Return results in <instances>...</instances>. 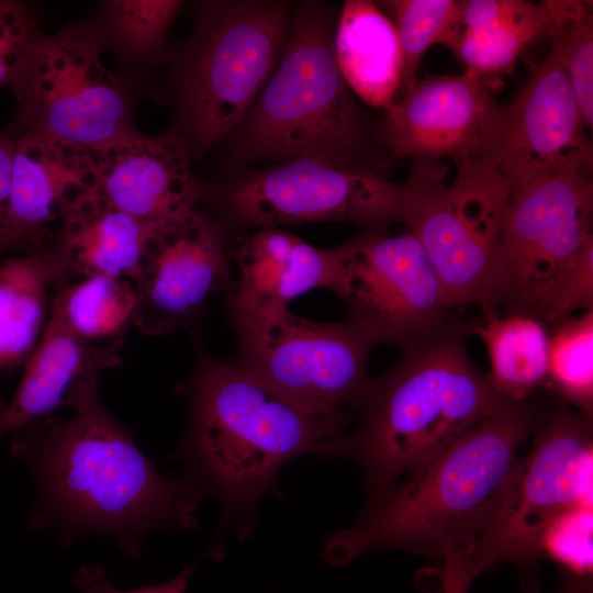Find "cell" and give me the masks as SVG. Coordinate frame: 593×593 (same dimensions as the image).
<instances>
[{
	"label": "cell",
	"instance_id": "1",
	"mask_svg": "<svg viewBox=\"0 0 593 593\" xmlns=\"http://www.w3.org/2000/svg\"><path fill=\"white\" fill-rule=\"evenodd\" d=\"M98 384L75 396L68 419L46 416L13 432L12 451L37 488L33 527L68 541L109 535L137 558L148 533L194 527L204 492L186 474L166 478L157 471L101 404Z\"/></svg>",
	"mask_w": 593,
	"mask_h": 593
},
{
	"label": "cell",
	"instance_id": "2",
	"mask_svg": "<svg viewBox=\"0 0 593 593\" xmlns=\"http://www.w3.org/2000/svg\"><path fill=\"white\" fill-rule=\"evenodd\" d=\"M555 405L507 401L423 466L368 501L353 526L331 535L323 558L344 566L374 549L434 560L463 558L483 533L524 441Z\"/></svg>",
	"mask_w": 593,
	"mask_h": 593
},
{
	"label": "cell",
	"instance_id": "3",
	"mask_svg": "<svg viewBox=\"0 0 593 593\" xmlns=\"http://www.w3.org/2000/svg\"><path fill=\"white\" fill-rule=\"evenodd\" d=\"M189 426L178 457L186 474L214 494L225 516L251 530L258 501L300 456H339L349 415L307 412L262 381L200 353L187 387Z\"/></svg>",
	"mask_w": 593,
	"mask_h": 593
},
{
	"label": "cell",
	"instance_id": "4",
	"mask_svg": "<svg viewBox=\"0 0 593 593\" xmlns=\"http://www.w3.org/2000/svg\"><path fill=\"white\" fill-rule=\"evenodd\" d=\"M468 323L450 316L404 349L388 371L368 378L339 457L361 469L369 500L393 486L508 400L468 353Z\"/></svg>",
	"mask_w": 593,
	"mask_h": 593
},
{
	"label": "cell",
	"instance_id": "5",
	"mask_svg": "<svg viewBox=\"0 0 593 593\" xmlns=\"http://www.w3.org/2000/svg\"><path fill=\"white\" fill-rule=\"evenodd\" d=\"M337 18L322 1L293 5L288 38L272 74L226 138L233 159L311 157L379 172L377 128L335 58Z\"/></svg>",
	"mask_w": 593,
	"mask_h": 593
},
{
	"label": "cell",
	"instance_id": "6",
	"mask_svg": "<svg viewBox=\"0 0 593 593\" xmlns=\"http://www.w3.org/2000/svg\"><path fill=\"white\" fill-rule=\"evenodd\" d=\"M293 5L283 0L200 2L171 66L169 132L198 158L228 138L254 105L286 45Z\"/></svg>",
	"mask_w": 593,
	"mask_h": 593
},
{
	"label": "cell",
	"instance_id": "7",
	"mask_svg": "<svg viewBox=\"0 0 593 593\" xmlns=\"http://www.w3.org/2000/svg\"><path fill=\"white\" fill-rule=\"evenodd\" d=\"M446 183L439 163L413 161L404 223L424 246L451 307L490 310L512 186L479 155L456 165Z\"/></svg>",
	"mask_w": 593,
	"mask_h": 593
},
{
	"label": "cell",
	"instance_id": "8",
	"mask_svg": "<svg viewBox=\"0 0 593 593\" xmlns=\"http://www.w3.org/2000/svg\"><path fill=\"white\" fill-rule=\"evenodd\" d=\"M532 437L486 527L461 559L474 578L504 561L530 573L553 519L592 504L593 415L559 402Z\"/></svg>",
	"mask_w": 593,
	"mask_h": 593
},
{
	"label": "cell",
	"instance_id": "9",
	"mask_svg": "<svg viewBox=\"0 0 593 593\" xmlns=\"http://www.w3.org/2000/svg\"><path fill=\"white\" fill-rule=\"evenodd\" d=\"M103 42L88 23L37 35L12 89L19 109L5 134H42L96 152L136 133L131 96L101 61Z\"/></svg>",
	"mask_w": 593,
	"mask_h": 593
},
{
	"label": "cell",
	"instance_id": "10",
	"mask_svg": "<svg viewBox=\"0 0 593 593\" xmlns=\"http://www.w3.org/2000/svg\"><path fill=\"white\" fill-rule=\"evenodd\" d=\"M232 322L235 366L307 412L339 416L356 410L378 345L355 323L311 321L289 307Z\"/></svg>",
	"mask_w": 593,
	"mask_h": 593
},
{
	"label": "cell",
	"instance_id": "11",
	"mask_svg": "<svg viewBox=\"0 0 593 593\" xmlns=\"http://www.w3.org/2000/svg\"><path fill=\"white\" fill-rule=\"evenodd\" d=\"M332 249L328 290L344 302L346 318L377 345L390 343L404 350L451 316L444 287L412 232L390 236L387 228H362Z\"/></svg>",
	"mask_w": 593,
	"mask_h": 593
},
{
	"label": "cell",
	"instance_id": "12",
	"mask_svg": "<svg viewBox=\"0 0 593 593\" xmlns=\"http://www.w3.org/2000/svg\"><path fill=\"white\" fill-rule=\"evenodd\" d=\"M405 199L404 183L380 172L301 157L235 176L222 190L220 204L245 227L346 222L388 230L402 222Z\"/></svg>",
	"mask_w": 593,
	"mask_h": 593
},
{
	"label": "cell",
	"instance_id": "13",
	"mask_svg": "<svg viewBox=\"0 0 593 593\" xmlns=\"http://www.w3.org/2000/svg\"><path fill=\"white\" fill-rule=\"evenodd\" d=\"M591 171L564 169L512 189L490 311L533 316L593 237Z\"/></svg>",
	"mask_w": 593,
	"mask_h": 593
},
{
	"label": "cell",
	"instance_id": "14",
	"mask_svg": "<svg viewBox=\"0 0 593 593\" xmlns=\"http://www.w3.org/2000/svg\"><path fill=\"white\" fill-rule=\"evenodd\" d=\"M558 52L544 60L505 104H500L482 156L518 188L570 168L592 169V143Z\"/></svg>",
	"mask_w": 593,
	"mask_h": 593
},
{
	"label": "cell",
	"instance_id": "15",
	"mask_svg": "<svg viewBox=\"0 0 593 593\" xmlns=\"http://www.w3.org/2000/svg\"><path fill=\"white\" fill-rule=\"evenodd\" d=\"M231 281L222 233L197 210L149 230L133 281V324L158 336L188 325Z\"/></svg>",
	"mask_w": 593,
	"mask_h": 593
},
{
	"label": "cell",
	"instance_id": "16",
	"mask_svg": "<svg viewBox=\"0 0 593 593\" xmlns=\"http://www.w3.org/2000/svg\"><path fill=\"white\" fill-rule=\"evenodd\" d=\"M499 105L472 74L416 78L385 111L378 145L392 157L458 165L482 154Z\"/></svg>",
	"mask_w": 593,
	"mask_h": 593
},
{
	"label": "cell",
	"instance_id": "17",
	"mask_svg": "<svg viewBox=\"0 0 593 593\" xmlns=\"http://www.w3.org/2000/svg\"><path fill=\"white\" fill-rule=\"evenodd\" d=\"M14 139L8 248L55 244L71 208L99 191L92 150L42 134Z\"/></svg>",
	"mask_w": 593,
	"mask_h": 593
},
{
	"label": "cell",
	"instance_id": "18",
	"mask_svg": "<svg viewBox=\"0 0 593 593\" xmlns=\"http://www.w3.org/2000/svg\"><path fill=\"white\" fill-rule=\"evenodd\" d=\"M99 192L147 227L195 210L203 189L184 142L167 132L131 134L93 152Z\"/></svg>",
	"mask_w": 593,
	"mask_h": 593
},
{
	"label": "cell",
	"instance_id": "19",
	"mask_svg": "<svg viewBox=\"0 0 593 593\" xmlns=\"http://www.w3.org/2000/svg\"><path fill=\"white\" fill-rule=\"evenodd\" d=\"M123 338L93 343L77 335L52 302L43 335L25 361L24 376L0 421V438L54 410L70 406L86 387L121 363Z\"/></svg>",
	"mask_w": 593,
	"mask_h": 593
},
{
	"label": "cell",
	"instance_id": "20",
	"mask_svg": "<svg viewBox=\"0 0 593 593\" xmlns=\"http://www.w3.org/2000/svg\"><path fill=\"white\" fill-rule=\"evenodd\" d=\"M239 279L228 298L233 320L282 309L316 288L329 289L333 249L315 247L279 227H264L236 249Z\"/></svg>",
	"mask_w": 593,
	"mask_h": 593
},
{
	"label": "cell",
	"instance_id": "21",
	"mask_svg": "<svg viewBox=\"0 0 593 593\" xmlns=\"http://www.w3.org/2000/svg\"><path fill=\"white\" fill-rule=\"evenodd\" d=\"M334 53L354 94L376 109L388 111L393 105L402 79V51L393 22L376 2H344Z\"/></svg>",
	"mask_w": 593,
	"mask_h": 593
},
{
	"label": "cell",
	"instance_id": "22",
	"mask_svg": "<svg viewBox=\"0 0 593 593\" xmlns=\"http://www.w3.org/2000/svg\"><path fill=\"white\" fill-rule=\"evenodd\" d=\"M68 276L58 239L0 265V373L25 362L33 353L56 287Z\"/></svg>",
	"mask_w": 593,
	"mask_h": 593
},
{
	"label": "cell",
	"instance_id": "23",
	"mask_svg": "<svg viewBox=\"0 0 593 593\" xmlns=\"http://www.w3.org/2000/svg\"><path fill=\"white\" fill-rule=\"evenodd\" d=\"M149 230L99 191L82 198L69 211L58 237L68 275L133 282Z\"/></svg>",
	"mask_w": 593,
	"mask_h": 593
},
{
	"label": "cell",
	"instance_id": "24",
	"mask_svg": "<svg viewBox=\"0 0 593 593\" xmlns=\"http://www.w3.org/2000/svg\"><path fill=\"white\" fill-rule=\"evenodd\" d=\"M482 321L468 323L470 335L485 345L493 389L508 401H524L546 387L549 331L523 314L482 312Z\"/></svg>",
	"mask_w": 593,
	"mask_h": 593
},
{
	"label": "cell",
	"instance_id": "25",
	"mask_svg": "<svg viewBox=\"0 0 593 593\" xmlns=\"http://www.w3.org/2000/svg\"><path fill=\"white\" fill-rule=\"evenodd\" d=\"M53 302L77 335L103 343L123 338L133 324L136 292L128 279L91 276L68 283L65 278L57 284Z\"/></svg>",
	"mask_w": 593,
	"mask_h": 593
},
{
	"label": "cell",
	"instance_id": "26",
	"mask_svg": "<svg viewBox=\"0 0 593 593\" xmlns=\"http://www.w3.org/2000/svg\"><path fill=\"white\" fill-rule=\"evenodd\" d=\"M377 4L392 14L402 51L398 99L417 78L423 57L432 46L441 44L454 52L463 29L462 4L456 0H389Z\"/></svg>",
	"mask_w": 593,
	"mask_h": 593
},
{
	"label": "cell",
	"instance_id": "27",
	"mask_svg": "<svg viewBox=\"0 0 593 593\" xmlns=\"http://www.w3.org/2000/svg\"><path fill=\"white\" fill-rule=\"evenodd\" d=\"M550 12L547 1L532 2L519 18L495 26L462 29L452 52L463 71L485 78L511 74L521 54L537 38L548 35Z\"/></svg>",
	"mask_w": 593,
	"mask_h": 593
},
{
	"label": "cell",
	"instance_id": "28",
	"mask_svg": "<svg viewBox=\"0 0 593 593\" xmlns=\"http://www.w3.org/2000/svg\"><path fill=\"white\" fill-rule=\"evenodd\" d=\"M549 331L546 389L559 402L593 415V310Z\"/></svg>",
	"mask_w": 593,
	"mask_h": 593
},
{
	"label": "cell",
	"instance_id": "29",
	"mask_svg": "<svg viewBox=\"0 0 593 593\" xmlns=\"http://www.w3.org/2000/svg\"><path fill=\"white\" fill-rule=\"evenodd\" d=\"M550 12L548 36L558 52L588 131L593 128L592 2L546 0Z\"/></svg>",
	"mask_w": 593,
	"mask_h": 593
},
{
	"label": "cell",
	"instance_id": "30",
	"mask_svg": "<svg viewBox=\"0 0 593 593\" xmlns=\"http://www.w3.org/2000/svg\"><path fill=\"white\" fill-rule=\"evenodd\" d=\"M181 7L177 0L103 1L99 29L128 59L145 63L160 53Z\"/></svg>",
	"mask_w": 593,
	"mask_h": 593
},
{
	"label": "cell",
	"instance_id": "31",
	"mask_svg": "<svg viewBox=\"0 0 593 593\" xmlns=\"http://www.w3.org/2000/svg\"><path fill=\"white\" fill-rule=\"evenodd\" d=\"M592 504L571 508L545 530L539 556L558 569L561 588L557 593H592Z\"/></svg>",
	"mask_w": 593,
	"mask_h": 593
},
{
	"label": "cell",
	"instance_id": "32",
	"mask_svg": "<svg viewBox=\"0 0 593 593\" xmlns=\"http://www.w3.org/2000/svg\"><path fill=\"white\" fill-rule=\"evenodd\" d=\"M593 310V237L549 288L533 317L548 329L573 316Z\"/></svg>",
	"mask_w": 593,
	"mask_h": 593
},
{
	"label": "cell",
	"instance_id": "33",
	"mask_svg": "<svg viewBox=\"0 0 593 593\" xmlns=\"http://www.w3.org/2000/svg\"><path fill=\"white\" fill-rule=\"evenodd\" d=\"M25 7L0 0V86L12 89L21 79L38 34Z\"/></svg>",
	"mask_w": 593,
	"mask_h": 593
},
{
	"label": "cell",
	"instance_id": "34",
	"mask_svg": "<svg viewBox=\"0 0 593 593\" xmlns=\"http://www.w3.org/2000/svg\"><path fill=\"white\" fill-rule=\"evenodd\" d=\"M533 1L466 0L461 1L463 29L480 30L513 21L524 14Z\"/></svg>",
	"mask_w": 593,
	"mask_h": 593
},
{
	"label": "cell",
	"instance_id": "35",
	"mask_svg": "<svg viewBox=\"0 0 593 593\" xmlns=\"http://www.w3.org/2000/svg\"><path fill=\"white\" fill-rule=\"evenodd\" d=\"M194 564L188 566L175 579L159 585L136 590H118L107 578L99 564L85 566L78 572L75 583L83 593H186Z\"/></svg>",
	"mask_w": 593,
	"mask_h": 593
},
{
	"label": "cell",
	"instance_id": "36",
	"mask_svg": "<svg viewBox=\"0 0 593 593\" xmlns=\"http://www.w3.org/2000/svg\"><path fill=\"white\" fill-rule=\"evenodd\" d=\"M14 139L0 134V250L8 248L11 170Z\"/></svg>",
	"mask_w": 593,
	"mask_h": 593
},
{
	"label": "cell",
	"instance_id": "37",
	"mask_svg": "<svg viewBox=\"0 0 593 593\" xmlns=\"http://www.w3.org/2000/svg\"><path fill=\"white\" fill-rule=\"evenodd\" d=\"M443 593H468L474 577L457 557L444 560L441 569Z\"/></svg>",
	"mask_w": 593,
	"mask_h": 593
},
{
	"label": "cell",
	"instance_id": "38",
	"mask_svg": "<svg viewBox=\"0 0 593 593\" xmlns=\"http://www.w3.org/2000/svg\"><path fill=\"white\" fill-rule=\"evenodd\" d=\"M7 403L0 399V421L2 419L3 415H4V412L7 410Z\"/></svg>",
	"mask_w": 593,
	"mask_h": 593
}]
</instances>
